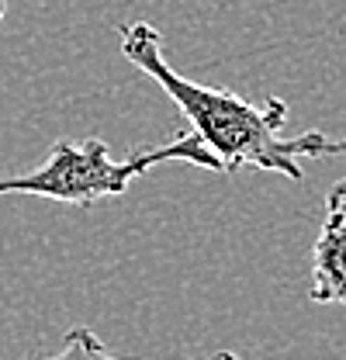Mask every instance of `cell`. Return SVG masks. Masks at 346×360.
Listing matches in <instances>:
<instances>
[{
	"label": "cell",
	"mask_w": 346,
	"mask_h": 360,
	"mask_svg": "<svg viewBox=\"0 0 346 360\" xmlns=\"http://www.w3.org/2000/svg\"><path fill=\"white\" fill-rule=\"evenodd\" d=\"M118 45L132 66L156 80L163 94L184 111L191 132L215 156V167L222 174L253 167L284 174L288 180H302L305 170L298 167V160L346 156V135L329 139L322 132H305L298 139H281V129L288 125V104L281 97L246 101L232 90H215L180 77L163 56V35L146 21L118 25Z\"/></svg>",
	"instance_id": "cell-1"
},
{
	"label": "cell",
	"mask_w": 346,
	"mask_h": 360,
	"mask_svg": "<svg viewBox=\"0 0 346 360\" xmlns=\"http://www.w3.org/2000/svg\"><path fill=\"white\" fill-rule=\"evenodd\" d=\"M167 160L218 170L215 156L201 146V139L194 132H177L167 146L132 153L125 160H115L108 153L104 139L90 135L80 146H73L70 139H59L42 167H35L21 177L0 180V194H35V198H49V201H66V205L90 208L94 201L125 194L132 180L149 174L153 167H160Z\"/></svg>",
	"instance_id": "cell-2"
},
{
	"label": "cell",
	"mask_w": 346,
	"mask_h": 360,
	"mask_svg": "<svg viewBox=\"0 0 346 360\" xmlns=\"http://www.w3.org/2000/svg\"><path fill=\"white\" fill-rule=\"evenodd\" d=\"M308 302L346 305V177L326 194V215L312 246V288Z\"/></svg>",
	"instance_id": "cell-3"
},
{
	"label": "cell",
	"mask_w": 346,
	"mask_h": 360,
	"mask_svg": "<svg viewBox=\"0 0 346 360\" xmlns=\"http://www.w3.org/2000/svg\"><path fill=\"white\" fill-rule=\"evenodd\" d=\"M25 360H135V357H115L90 326H73L63 340V347L56 354H42V357H25ZM198 360H239V354L232 350H222V354H212V357H198Z\"/></svg>",
	"instance_id": "cell-4"
},
{
	"label": "cell",
	"mask_w": 346,
	"mask_h": 360,
	"mask_svg": "<svg viewBox=\"0 0 346 360\" xmlns=\"http://www.w3.org/2000/svg\"><path fill=\"white\" fill-rule=\"evenodd\" d=\"M4 14H7V0H0V21H4Z\"/></svg>",
	"instance_id": "cell-5"
}]
</instances>
